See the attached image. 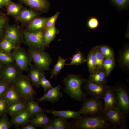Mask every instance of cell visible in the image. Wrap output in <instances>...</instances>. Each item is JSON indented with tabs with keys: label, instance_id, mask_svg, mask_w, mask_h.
<instances>
[{
	"label": "cell",
	"instance_id": "9a60e30c",
	"mask_svg": "<svg viewBox=\"0 0 129 129\" xmlns=\"http://www.w3.org/2000/svg\"><path fill=\"white\" fill-rule=\"evenodd\" d=\"M61 88L60 85H58L55 87H53L48 90L42 97L39 99H35L38 102L48 101L53 104L59 101L62 97V94L60 91Z\"/></svg>",
	"mask_w": 129,
	"mask_h": 129
},
{
	"label": "cell",
	"instance_id": "ee69618b",
	"mask_svg": "<svg viewBox=\"0 0 129 129\" xmlns=\"http://www.w3.org/2000/svg\"><path fill=\"white\" fill-rule=\"evenodd\" d=\"M7 103L3 99H0V117L6 113Z\"/></svg>",
	"mask_w": 129,
	"mask_h": 129
},
{
	"label": "cell",
	"instance_id": "c3c4849f",
	"mask_svg": "<svg viewBox=\"0 0 129 129\" xmlns=\"http://www.w3.org/2000/svg\"><path fill=\"white\" fill-rule=\"evenodd\" d=\"M119 126V129H127L128 128L126 121L124 119Z\"/></svg>",
	"mask_w": 129,
	"mask_h": 129
},
{
	"label": "cell",
	"instance_id": "f1b7e54d",
	"mask_svg": "<svg viewBox=\"0 0 129 129\" xmlns=\"http://www.w3.org/2000/svg\"><path fill=\"white\" fill-rule=\"evenodd\" d=\"M9 22V19L7 15L0 10V42L4 37Z\"/></svg>",
	"mask_w": 129,
	"mask_h": 129
},
{
	"label": "cell",
	"instance_id": "484cf974",
	"mask_svg": "<svg viewBox=\"0 0 129 129\" xmlns=\"http://www.w3.org/2000/svg\"><path fill=\"white\" fill-rule=\"evenodd\" d=\"M27 101L26 108L30 113L32 117H33L38 113L45 112V110L40 106L38 102L35 101L34 99L28 100Z\"/></svg>",
	"mask_w": 129,
	"mask_h": 129
},
{
	"label": "cell",
	"instance_id": "e0dca14e",
	"mask_svg": "<svg viewBox=\"0 0 129 129\" xmlns=\"http://www.w3.org/2000/svg\"><path fill=\"white\" fill-rule=\"evenodd\" d=\"M102 98L104 102L103 111L117 106L114 87L108 86Z\"/></svg>",
	"mask_w": 129,
	"mask_h": 129
},
{
	"label": "cell",
	"instance_id": "f6af8a7d",
	"mask_svg": "<svg viewBox=\"0 0 129 129\" xmlns=\"http://www.w3.org/2000/svg\"><path fill=\"white\" fill-rule=\"evenodd\" d=\"M123 61L124 64L128 65L129 64V49H127L124 52L123 55Z\"/></svg>",
	"mask_w": 129,
	"mask_h": 129
},
{
	"label": "cell",
	"instance_id": "7dc6e473",
	"mask_svg": "<svg viewBox=\"0 0 129 129\" xmlns=\"http://www.w3.org/2000/svg\"><path fill=\"white\" fill-rule=\"evenodd\" d=\"M42 128L43 129H54L51 123L44 125Z\"/></svg>",
	"mask_w": 129,
	"mask_h": 129
},
{
	"label": "cell",
	"instance_id": "2e32d148",
	"mask_svg": "<svg viewBox=\"0 0 129 129\" xmlns=\"http://www.w3.org/2000/svg\"><path fill=\"white\" fill-rule=\"evenodd\" d=\"M40 14L32 9L23 8L19 15L15 19L20 22L22 26H27L32 20L38 17Z\"/></svg>",
	"mask_w": 129,
	"mask_h": 129
},
{
	"label": "cell",
	"instance_id": "44dd1931",
	"mask_svg": "<svg viewBox=\"0 0 129 129\" xmlns=\"http://www.w3.org/2000/svg\"><path fill=\"white\" fill-rule=\"evenodd\" d=\"M26 104L27 101L24 100L7 104L6 113L11 117L26 108Z\"/></svg>",
	"mask_w": 129,
	"mask_h": 129
},
{
	"label": "cell",
	"instance_id": "4fadbf2b",
	"mask_svg": "<svg viewBox=\"0 0 129 129\" xmlns=\"http://www.w3.org/2000/svg\"><path fill=\"white\" fill-rule=\"evenodd\" d=\"M21 3L29 7L30 9L40 13L48 12L50 7L47 0H18Z\"/></svg>",
	"mask_w": 129,
	"mask_h": 129
},
{
	"label": "cell",
	"instance_id": "e575fe53",
	"mask_svg": "<svg viewBox=\"0 0 129 129\" xmlns=\"http://www.w3.org/2000/svg\"><path fill=\"white\" fill-rule=\"evenodd\" d=\"M112 58H107L104 60L103 66L105 70L107 76L110 74L114 66V62Z\"/></svg>",
	"mask_w": 129,
	"mask_h": 129
},
{
	"label": "cell",
	"instance_id": "11a10c76",
	"mask_svg": "<svg viewBox=\"0 0 129 129\" xmlns=\"http://www.w3.org/2000/svg\"></svg>",
	"mask_w": 129,
	"mask_h": 129
},
{
	"label": "cell",
	"instance_id": "d6986e66",
	"mask_svg": "<svg viewBox=\"0 0 129 129\" xmlns=\"http://www.w3.org/2000/svg\"><path fill=\"white\" fill-rule=\"evenodd\" d=\"M44 75L45 74L44 71L35 65L31 64L30 66L27 76L31 83L36 87L38 88L39 87V83L40 77Z\"/></svg>",
	"mask_w": 129,
	"mask_h": 129
},
{
	"label": "cell",
	"instance_id": "4316f807",
	"mask_svg": "<svg viewBox=\"0 0 129 129\" xmlns=\"http://www.w3.org/2000/svg\"><path fill=\"white\" fill-rule=\"evenodd\" d=\"M58 32L55 25L44 31V38L46 47H49Z\"/></svg>",
	"mask_w": 129,
	"mask_h": 129
},
{
	"label": "cell",
	"instance_id": "bcb514c9",
	"mask_svg": "<svg viewBox=\"0 0 129 129\" xmlns=\"http://www.w3.org/2000/svg\"><path fill=\"white\" fill-rule=\"evenodd\" d=\"M36 127L30 124L22 126L21 129H36Z\"/></svg>",
	"mask_w": 129,
	"mask_h": 129
},
{
	"label": "cell",
	"instance_id": "5bb4252c",
	"mask_svg": "<svg viewBox=\"0 0 129 129\" xmlns=\"http://www.w3.org/2000/svg\"><path fill=\"white\" fill-rule=\"evenodd\" d=\"M10 120L16 128L30 123L32 117L30 112L26 107L18 113L11 117Z\"/></svg>",
	"mask_w": 129,
	"mask_h": 129
},
{
	"label": "cell",
	"instance_id": "8d00e7d4",
	"mask_svg": "<svg viewBox=\"0 0 129 129\" xmlns=\"http://www.w3.org/2000/svg\"><path fill=\"white\" fill-rule=\"evenodd\" d=\"M12 124L8 118L7 113L0 118V129H9Z\"/></svg>",
	"mask_w": 129,
	"mask_h": 129
},
{
	"label": "cell",
	"instance_id": "ac0fdd59",
	"mask_svg": "<svg viewBox=\"0 0 129 129\" xmlns=\"http://www.w3.org/2000/svg\"><path fill=\"white\" fill-rule=\"evenodd\" d=\"M45 112L52 114L54 117H58L67 120L71 118L76 119L81 116V113L79 111H74L69 110L56 111L54 109L45 110Z\"/></svg>",
	"mask_w": 129,
	"mask_h": 129
},
{
	"label": "cell",
	"instance_id": "6da1fadb",
	"mask_svg": "<svg viewBox=\"0 0 129 129\" xmlns=\"http://www.w3.org/2000/svg\"><path fill=\"white\" fill-rule=\"evenodd\" d=\"M71 124L72 128L80 129H108L116 128L106 119L102 113L96 115L81 116Z\"/></svg>",
	"mask_w": 129,
	"mask_h": 129
},
{
	"label": "cell",
	"instance_id": "ab89813d",
	"mask_svg": "<svg viewBox=\"0 0 129 129\" xmlns=\"http://www.w3.org/2000/svg\"><path fill=\"white\" fill-rule=\"evenodd\" d=\"M99 50L104 57L107 58H113V53L110 48L107 46L103 45L99 47Z\"/></svg>",
	"mask_w": 129,
	"mask_h": 129
},
{
	"label": "cell",
	"instance_id": "681fc988",
	"mask_svg": "<svg viewBox=\"0 0 129 129\" xmlns=\"http://www.w3.org/2000/svg\"><path fill=\"white\" fill-rule=\"evenodd\" d=\"M6 5L3 0H0V7L1 8L3 7H6Z\"/></svg>",
	"mask_w": 129,
	"mask_h": 129
},
{
	"label": "cell",
	"instance_id": "60d3db41",
	"mask_svg": "<svg viewBox=\"0 0 129 129\" xmlns=\"http://www.w3.org/2000/svg\"><path fill=\"white\" fill-rule=\"evenodd\" d=\"M11 85L1 78L0 79V99L3 98L5 92Z\"/></svg>",
	"mask_w": 129,
	"mask_h": 129
},
{
	"label": "cell",
	"instance_id": "9c48e42d",
	"mask_svg": "<svg viewBox=\"0 0 129 129\" xmlns=\"http://www.w3.org/2000/svg\"><path fill=\"white\" fill-rule=\"evenodd\" d=\"M22 71L14 63L5 64L1 70V78L6 82L12 84L21 75Z\"/></svg>",
	"mask_w": 129,
	"mask_h": 129
},
{
	"label": "cell",
	"instance_id": "603a6c76",
	"mask_svg": "<svg viewBox=\"0 0 129 129\" xmlns=\"http://www.w3.org/2000/svg\"><path fill=\"white\" fill-rule=\"evenodd\" d=\"M52 119L43 112H41L33 117L30 123L36 128L42 127L45 124L51 123Z\"/></svg>",
	"mask_w": 129,
	"mask_h": 129
},
{
	"label": "cell",
	"instance_id": "7402d4cb",
	"mask_svg": "<svg viewBox=\"0 0 129 129\" xmlns=\"http://www.w3.org/2000/svg\"><path fill=\"white\" fill-rule=\"evenodd\" d=\"M3 98L7 104L24 100L12 84L6 91Z\"/></svg>",
	"mask_w": 129,
	"mask_h": 129
},
{
	"label": "cell",
	"instance_id": "ffe728a7",
	"mask_svg": "<svg viewBox=\"0 0 129 129\" xmlns=\"http://www.w3.org/2000/svg\"><path fill=\"white\" fill-rule=\"evenodd\" d=\"M48 18L38 17L35 18L29 23L25 30L29 32L43 30Z\"/></svg>",
	"mask_w": 129,
	"mask_h": 129
},
{
	"label": "cell",
	"instance_id": "52a82bcc",
	"mask_svg": "<svg viewBox=\"0 0 129 129\" xmlns=\"http://www.w3.org/2000/svg\"><path fill=\"white\" fill-rule=\"evenodd\" d=\"M79 110L81 114L90 116L100 114L102 113L104 103L100 99L92 97L86 98Z\"/></svg>",
	"mask_w": 129,
	"mask_h": 129
},
{
	"label": "cell",
	"instance_id": "3957f363",
	"mask_svg": "<svg viewBox=\"0 0 129 129\" xmlns=\"http://www.w3.org/2000/svg\"><path fill=\"white\" fill-rule=\"evenodd\" d=\"M12 85L23 99L27 101L34 99L37 92L34 89L28 76L22 74Z\"/></svg>",
	"mask_w": 129,
	"mask_h": 129
},
{
	"label": "cell",
	"instance_id": "f5cc1de1",
	"mask_svg": "<svg viewBox=\"0 0 129 129\" xmlns=\"http://www.w3.org/2000/svg\"><path fill=\"white\" fill-rule=\"evenodd\" d=\"M1 79V77H0V79Z\"/></svg>",
	"mask_w": 129,
	"mask_h": 129
},
{
	"label": "cell",
	"instance_id": "1f68e13d",
	"mask_svg": "<svg viewBox=\"0 0 129 129\" xmlns=\"http://www.w3.org/2000/svg\"><path fill=\"white\" fill-rule=\"evenodd\" d=\"M71 59L70 63L65 64V65H78L84 63L86 60L82 54L79 51L74 54L72 58H70Z\"/></svg>",
	"mask_w": 129,
	"mask_h": 129
},
{
	"label": "cell",
	"instance_id": "db71d44e",
	"mask_svg": "<svg viewBox=\"0 0 129 129\" xmlns=\"http://www.w3.org/2000/svg\"><path fill=\"white\" fill-rule=\"evenodd\" d=\"M1 8L0 7V9Z\"/></svg>",
	"mask_w": 129,
	"mask_h": 129
},
{
	"label": "cell",
	"instance_id": "cb8c5ba5",
	"mask_svg": "<svg viewBox=\"0 0 129 129\" xmlns=\"http://www.w3.org/2000/svg\"><path fill=\"white\" fill-rule=\"evenodd\" d=\"M7 16H11L14 18L20 14L23 8V6L20 3H16L11 1L6 6Z\"/></svg>",
	"mask_w": 129,
	"mask_h": 129
},
{
	"label": "cell",
	"instance_id": "f35d334b",
	"mask_svg": "<svg viewBox=\"0 0 129 129\" xmlns=\"http://www.w3.org/2000/svg\"><path fill=\"white\" fill-rule=\"evenodd\" d=\"M45 75H42L40 77L39 84L44 89L45 93L53 87L52 86L49 80L45 78Z\"/></svg>",
	"mask_w": 129,
	"mask_h": 129
},
{
	"label": "cell",
	"instance_id": "7c38bea8",
	"mask_svg": "<svg viewBox=\"0 0 129 129\" xmlns=\"http://www.w3.org/2000/svg\"><path fill=\"white\" fill-rule=\"evenodd\" d=\"M102 113L107 120L115 127L120 125L125 116L117 106L103 111Z\"/></svg>",
	"mask_w": 129,
	"mask_h": 129
},
{
	"label": "cell",
	"instance_id": "277c9868",
	"mask_svg": "<svg viewBox=\"0 0 129 129\" xmlns=\"http://www.w3.org/2000/svg\"><path fill=\"white\" fill-rule=\"evenodd\" d=\"M44 50L29 47L27 52L34 65L42 71H49L53 60L49 54Z\"/></svg>",
	"mask_w": 129,
	"mask_h": 129
},
{
	"label": "cell",
	"instance_id": "f546056e",
	"mask_svg": "<svg viewBox=\"0 0 129 129\" xmlns=\"http://www.w3.org/2000/svg\"><path fill=\"white\" fill-rule=\"evenodd\" d=\"M66 61V60L64 58L58 56V60L50 72L51 79L57 77L65 65Z\"/></svg>",
	"mask_w": 129,
	"mask_h": 129
},
{
	"label": "cell",
	"instance_id": "74e56055",
	"mask_svg": "<svg viewBox=\"0 0 129 129\" xmlns=\"http://www.w3.org/2000/svg\"><path fill=\"white\" fill-rule=\"evenodd\" d=\"M59 13V12H57L52 16L48 18L44 28V31L55 25L56 21Z\"/></svg>",
	"mask_w": 129,
	"mask_h": 129
},
{
	"label": "cell",
	"instance_id": "7bdbcfd3",
	"mask_svg": "<svg viewBox=\"0 0 129 129\" xmlns=\"http://www.w3.org/2000/svg\"><path fill=\"white\" fill-rule=\"evenodd\" d=\"M112 2L118 7L124 8L128 5L129 0H111Z\"/></svg>",
	"mask_w": 129,
	"mask_h": 129
},
{
	"label": "cell",
	"instance_id": "5b68a950",
	"mask_svg": "<svg viewBox=\"0 0 129 129\" xmlns=\"http://www.w3.org/2000/svg\"><path fill=\"white\" fill-rule=\"evenodd\" d=\"M24 41L29 47L44 50L46 47L44 38V31L29 32L23 29Z\"/></svg>",
	"mask_w": 129,
	"mask_h": 129
},
{
	"label": "cell",
	"instance_id": "f907efd6",
	"mask_svg": "<svg viewBox=\"0 0 129 129\" xmlns=\"http://www.w3.org/2000/svg\"><path fill=\"white\" fill-rule=\"evenodd\" d=\"M3 63L0 60V75L3 66Z\"/></svg>",
	"mask_w": 129,
	"mask_h": 129
},
{
	"label": "cell",
	"instance_id": "836d02e7",
	"mask_svg": "<svg viewBox=\"0 0 129 129\" xmlns=\"http://www.w3.org/2000/svg\"><path fill=\"white\" fill-rule=\"evenodd\" d=\"M0 60L5 65L15 63L11 53L4 51L0 49Z\"/></svg>",
	"mask_w": 129,
	"mask_h": 129
},
{
	"label": "cell",
	"instance_id": "8fae6325",
	"mask_svg": "<svg viewBox=\"0 0 129 129\" xmlns=\"http://www.w3.org/2000/svg\"><path fill=\"white\" fill-rule=\"evenodd\" d=\"M84 88L91 97L100 99L102 98L108 86L92 82L89 80L86 81Z\"/></svg>",
	"mask_w": 129,
	"mask_h": 129
},
{
	"label": "cell",
	"instance_id": "83f0119b",
	"mask_svg": "<svg viewBox=\"0 0 129 129\" xmlns=\"http://www.w3.org/2000/svg\"><path fill=\"white\" fill-rule=\"evenodd\" d=\"M67 120L59 117L52 119L51 123L54 129H73L71 124L68 123Z\"/></svg>",
	"mask_w": 129,
	"mask_h": 129
},
{
	"label": "cell",
	"instance_id": "7a4b0ae2",
	"mask_svg": "<svg viewBox=\"0 0 129 129\" xmlns=\"http://www.w3.org/2000/svg\"><path fill=\"white\" fill-rule=\"evenodd\" d=\"M86 80L74 74L69 75L64 78L63 82L65 91L71 97L81 101L86 98V94L81 88V84Z\"/></svg>",
	"mask_w": 129,
	"mask_h": 129
},
{
	"label": "cell",
	"instance_id": "816d5d0a",
	"mask_svg": "<svg viewBox=\"0 0 129 129\" xmlns=\"http://www.w3.org/2000/svg\"><path fill=\"white\" fill-rule=\"evenodd\" d=\"M4 2L6 4V5L11 2L10 0H3Z\"/></svg>",
	"mask_w": 129,
	"mask_h": 129
},
{
	"label": "cell",
	"instance_id": "8992f818",
	"mask_svg": "<svg viewBox=\"0 0 129 129\" xmlns=\"http://www.w3.org/2000/svg\"><path fill=\"white\" fill-rule=\"evenodd\" d=\"M11 54L17 65L23 71H27L32 62L31 58L25 48L20 46L16 47Z\"/></svg>",
	"mask_w": 129,
	"mask_h": 129
},
{
	"label": "cell",
	"instance_id": "d590c367",
	"mask_svg": "<svg viewBox=\"0 0 129 129\" xmlns=\"http://www.w3.org/2000/svg\"><path fill=\"white\" fill-rule=\"evenodd\" d=\"M94 51L96 58V68L101 69L103 67L104 57L99 49L96 48Z\"/></svg>",
	"mask_w": 129,
	"mask_h": 129
},
{
	"label": "cell",
	"instance_id": "d6a6232c",
	"mask_svg": "<svg viewBox=\"0 0 129 129\" xmlns=\"http://www.w3.org/2000/svg\"><path fill=\"white\" fill-rule=\"evenodd\" d=\"M87 62L91 73L94 71L96 68V58L94 51H91L89 53L87 57Z\"/></svg>",
	"mask_w": 129,
	"mask_h": 129
},
{
	"label": "cell",
	"instance_id": "ba28073f",
	"mask_svg": "<svg viewBox=\"0 0 129 129\" xmlns=\"http://www.w3.org/2000/svg\"><path fill=\"white\" fill-rule=\"evenodd\" d=\"M114 88L117 106L125 116H128L129 112V91L126 88L122 86H118Z\"/></svg>",
	"mask_w": 129,
	"mask_h": 129
},
{
	"label": "cell",
	"instance_id": "4dcf8cb0",
	"mask_svg": "<svg viewBox=\"0 0 129 129\" xmlns=\"http://www.w3.org/2000/svg\"><path fill=\"white\" fill-rule=\"evenodd\" d=\"M16 47L11 41L5 37L0 42V49L9 53H11Z\"/></svg>",
	"mask_w": 129,
	"mask_h": 129
},
{
	"label": "cell",
	"instance_id": "d4e9b609",
	"mask_svg": "<svg viewBox=\"0 0 129 129\" xmlns=\"http://www.w3.org/2000/svg\"><path fill=\"white\" fill-rule=\"evenodd\" d=\"M107 76L105 72L96 71L91 73L89 80L90 81L98 84H105Z\"/></svg>",
	"mask_w": 129,
	"mask_h": 129
},
{
	"label": "cell",
	"instance_id": "b9f144b4",
	"mask_svg": "<svg viewBox=\"0 0 129 129\" xmlns=\"http://www.w3.org/2000/svg\"><path fill=\"white\" fill-rule=\"evenodd\" d=\"M87 25L91 29H94L97 28L99 25V21L98 19L94 17L89 18L87 22Z\"/></svg>",
	"mask_w": 129,
	"mask_h": 129
},
{
	"label": "cell",
	"instance_id": "30bf717a",
	"mask_svg": "<svg viewBox=\"0 0 129 129\" xmlns=\"http://www.w3.org/2000/svg\"><path fill=\"white\" fill-rule=\"evenodd\" d=\"M4 37L10 40L16 47L20 46L24 41L23 29L16 24H8Z\"/></svg>",
	"mask_w": 129,
	"mask_h": 129
}]
</instances>
